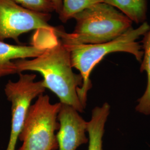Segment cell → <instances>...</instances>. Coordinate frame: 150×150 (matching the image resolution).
Masks as SVG:
<instances>
[{"instance_id":"cell-1","label":"cell","mask_w":150,"mask_h":150,"mask_svg":"<svg viewBox=\"0 0 150 150\" xmlns=\"http://www.w3.org/2000/svg\"><path fill=\"white\" fill-rule=\"evenodd\" d=\"M14 62L18 74L27 71L39 72L43 77L45 87L54 92L59 102L70 105L79 112L84 111L85 107L78 95L82 77L74 72L70 52L59 38L38 57Z\"/></svg>"},{"instance_id":"cell-2","label":"cell","mask_w":150,"mask_h":150,"mask_svg":"<svg viewBox=\"0 0 150 150\" xmlns=\"http://www.w3.org/2000/svg\"><path fill=\"white\" fill-rule=\"evenodd\" d=\"M73 32L56 28L64 45L98 44L118 38L132 27L133 22L121 12L105 2H98L76 14Z\"/></svg>"},{"instance_id":"cell-3","label":"cell","mask_w":150,"mask_h":150,"mask_svg":"<svg viewBox=\"0 0 150 150\" xmlns=\"http://www.w3.org/2000/svg\"><path fill=\"white\" fill-rule=\"evenodd\" d=\"M150 27L146 21L139 27H133L111 41L98 44L64 45L69 51L73 68L80 72L83 82L78 90V95L83 106L86 107L87 93L92 87L90 75L97 64L109 54L125 52L133 55L139 62L144 52L142 45L137 40L143 36Z\"/></svg>"},{"instance_id":"cell-4","label":"cell","mask_w":150,"mask_h":150,"mask_svg":"<svg viewBox=\"0 0 150 150\" xmlns=\"http://www.w3.org/2000/svg\"><path fill=\"white\" fill-rule=\"evenodd\" d=\"M61 102L52 103L43 94L29 108L18 139L22 142L17 150H56L59 145L56 131L59 129L57 116Z\"/></svg>"},{"instance_id":"cell-5","label":"cell","mask_w":150,"mask_h":150,"mask_svg":"<svg viewBox=\"0 0 150 150\" xmlns=\"http://www.w3.org/2000/svg\"><path fill=\"white\" fill-rule=\"evenodd\" d=\"M18 74V80L9 81L5 87L6 96L11 102L12 113L11 133L6 150H16L17 141L32 100L46 90L42 80L35 81V74Z\"/></svg>"},{"instance_id":"cell-6","label":"cell","mask_w":150,"mask_h":150,"mask_svg":"<svg viewBox=\"0 0 150 150\" xmlns=\"http://www.w3.org/2000/svg\"><path fill=\"white\" fill-rule=\"evenodd\" d=\"M51 13L32 11L12 0H0V41L11 38L20 43L19 37L33 30H51Z\"/></svg>"},{"instance_id":"cell-7","label":"cell","mask_w":150,"mask_h":150,"mask_svg":"<svg viewBox=\"0 0 150 150\" xmlns=\"http://www.w3.org/2000/svg\"><path fill=\"white\" fill-rule=\"evenodd\" d=\"M58 40L55 32L39 30L30 45H11L0 41V77L18 74L15 60L38 57Z\"/></svg>"},{"instance_id":"cell-8","label":"cell","mask_w":150,"mask_h":150,"mask_svg":"<svg viewBox=\"0 0 150 150\" xmlns=\"http://www.w3.org/2000/svg\"><path fill=\"white\" fill-rule=\"evenodd\" d=\"M57 119L59 129L56 136L59 150H77L81 145L88 143L87 121L75 108L61 103Z\"/></svg>"},{"instance_id":"cell-9","label":"cell","mask_w":150,"mask_h":150,"mask_svg":"<svg viewBox=\"0 0 150 150\" xmlns=\"http://www.w3.org/2000/svg\"><path fill=\"white\" fill-rule=\"evenodd\" d=\"M110 109V105L105 102L102 106H96L92 110L91 118L87 123L88 135L87 150H103V137Z\"/></svg>"},{"instance_id":"cell-10","label":"cell","mask_w":150,"mask_h":150,"mask_svg":"<svg viewBox=\"0 0 150 150\" xmlns=\"http://www.w3.org/2000/svg\"><path fill=\"white\" fill-rule=\"evenodd\" d=\"M142 43L144 54L140 71L146 72L147 81L144 93L137 100L136 110L142 115H150V25L149 30L143 36Z\"/></svg>"},{"instance_id":"cell-11","label":"cell","mask_w":150,"mask_h":150,"mask_svg":"<svg viewBox=\"0 0 150 150\" xmlns=\"http://www.w3.org/2000/svg\"><path fill=\"white\" fill-rule=\"evenodd\" d=\"M121 12L132 22L141 24L146 22L148 10V0H104Z\"/></svg>"},{"instance_id":"cell-12","label":"cell","mask_w":150,"mask_h":150,"mask_svg":"<svg viewBox=\"0 0 150 150\" xmlns=\"http://www.w3.org/2000/svg\"><path fill=\"white\" fill-rule=\"evenodd\" d=\"M104 0H62V10L59 15V20L66 23L81 11Z\"/></svg>"},{"instance_id":"cell-13","label":"cell","mask_w":150,"mask_h":150,"mask_svg":"<svg viewBox=\"0 0 150 150\" xmlns=\"http://www.w3.org/2000/svg\"><path fill=\"white\" fill-rule=\"evenodd\" d=\"M32 11L51 13L54 11L52 0H12Z\"/></svg>"},{"instance_id":"cell-14","label":"cell","mask_w":150,"mask_h":150,"mask_svg":"<svg viewBox=\"0 0 150 150\" xmlns=\"http://www.w3.org/2000/svg\"><path fill=\"white\" fill-rule=\"evenodd\" d=\"M54 3V11L59 15L60 12L62 10V0H52Z\"/></svg>"}]
</instances>
